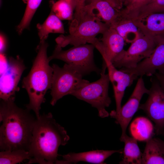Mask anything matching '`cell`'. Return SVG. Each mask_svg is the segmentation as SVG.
<instances>
[{"mask_svg":"<svg viewBox=\"0 0 164 164\" xmlns=\"http://www.w3.org/2000/svg\"><path fill=\"white\" fill-rule=\"evenodd\" d=\"M15 97L1 100L0 105V149L29 151L36 119L29 110L15 103Z\"/></svg>","mask_w":164,"mask_h":164,"instance_id":"6da1fadb","label":"cell"},{"mask_svg":"<svg viewBox=\"0 0 164 164\" xmlns=\"http://www.w3.org/2000/svg\"><path fill=\"white\" fill-rule=\"evenodd\" d=\"M70 137L65 128L57 123L51 113L36 118L29 151L28 164H56L58 149L67 144Z\"/></svg>","mask_w":164,"mask_h":164,"instance_id":"7a4b0ae2","label":"cell"},{"mask_svg":"<svg viewBox=\"0 0 164 164\" xmlns=\"http://www.w3.org/2000/svg\"><path fill=\"white\" fill-rule=\"evenodd\" d=\"M48 46L45 40L40 42L31 69L22 82V87L26 91L29 100L26 105V109L33 111L36 118L40 115L41 106L45 102V94L52 86L53 71L47 56Z\"/></svg>","mask_w":164,"mask_h":164,"instance_id":"3957f363","label":"cell"},{"mask_svg":"<svg viewBox=\"0 0 164 164\" xmlns=\"http://www.w3.org/2000/svg\"><path fill=\"white\" fill-rule=\"evenodd\" d=\"M106 68V64L103 61L100 78L95 81L87 83L71 94L96 108L98 116L102 118L108 117L109 115L106 108L111 102L108 94L110 81L108 73H105Z\"/></svg>","mask_w":164,"mask_h":164,"instance_id":"277c9868","label":"cell"},{"mask_svg":"<svg viewBox=\"0 0 164 164\" xmlns=\"http://www.w3.org/2000/svg\"><path fill=\"white\" fill-rule=\"evenodd\" d=\"M53 75L50 94V104L54 105L64 96L71 95L89 82L72 65L65 63L63 67L53 64Z\"/></svg>","mask_w":164,"mask_h":164,"instance_id":"5b68a950","label":"cell"},{"mask_svg":"<svg viewBox=\"0 0 164 164\" xmlns=\"http://www.w3.org/2000/svg\"><path fill=\"white\" fill-rule=\"evenodd\" d=\"M93 44H84L73 47L66 50L56 45L52 54L48 57L50 61L54 59L62 60L73 66L83 77L92 72L100 74L101 69L95 63Z\"/></svg>","mask_w":164,"mask_h":164,"instance_id":"8992f818","label":"cell"},{"mask_svg":"<svg viewBox=\"0 0 164 164\" xmlns=\"http://www.w3.org/2000/svg\"><path fill=\"white\" fill-rule=\"evenodd\" d=\"M110 26L101 21L92 13L86 12L80 24L67 36L61 35L56 39L62 48L70 44L73 46L91 43L99 34H103Z\"/></svg>","mask_w":164,"mask_h":164,"instance_id":"52a82bcc","label":"cell"},{"mask_svg":"<svg viewBox=\"0 0 164 164\" xmlns=\"http://www.w3.org/2000/svg\"><path fill=\"white\" fill-rule=\"evenodd\" d=\"M151 86L145 102L140 104L143 110L155 124L157 135L164 134V90L154 76L151 79Z\"/></svg>","mask_w":164,"mask_h":164,"instance_id":"ba28073f","label":"cell"},{"mask_svg":"<svg viewBox=\"0 0 164 164\" xmlns=\"http://www.w3.org/2000/svg\"><path fill=\"white\" fill-rule=\"evenodd\" d=\"M157 45L152 39L143 34L132 43L120 58L112 64L116 68H135L152 53Z\"/></svg>","mask_w":164,"mask_h":164,"instance_id":"9c48e42d","label":"cell"},{"mask_svg":"<svg viewBox=\"0 0 164 164\" xmlns=\"http://www.w3.org/2000/svg\"><path fill=\"white\" fill-rule=\"evenodd\" d=\"M143 76L138 79L134 90L127 102L121 107L118 112L114 110L111 111L109 115L115 119V123L120 125L122 133L120 140L121 141L127 134L126 130L128 125L135 113L139 109L140 102L143 95L148 94L149 89L145 85Z\"/></svg>","mask_w":164,"mask_h":164,"instance_id":"30bf717a","label":"cell"},{"mask_svg":"<svg viewBox=\"0 0 164 164\" xmlns=\"http://www.w3.org/2000/svg\"><path fill=\"white\" fill-rule=\"evenodd\" d=\"M26 69L23 60L19 56L10 57L7 69L0 74V98L6 101L15 97L19 90L18 85L22 74Z\"/></svg>","mask_w":164,"mask_h":164,"instance_id":"8fae6325","label":"cell"},{"mask_svg":"<svg viewBox=\"0 0 164 164\" xmlns=\"http://www.w3.org/2000/svg\"><path fill=\"white\" fill-rule=\"evenodd\" d=\"M120 70L138 77L152 76L156 72L164 74V41L159 43L152 53L135 67L121 68Z\"/></svg>","mask_w":164,"mask_h":164,"instance_id":"7c38bea8","label":"cell"},{"mask_svg":"<svg viewBox=\"0 0 164 164\" xmlns=\"http://www.w3.org/2000/svg\"><path fill=\"white\" fill-rule=\"evenodd\" d=\"M101 44L98 50L102 55L105 63H113L122 56L125 41L112 27H110L103 34Z\"/></svg>","mask_w":164,"mask_h":164,"instance_id":"4fadbf2b","label":"cell"},{"mask_svg":"<svg viewBox=\"0 0 164 164\" xmlns=\"http://www.w3.org/2000/svg\"><path fill=\"white\" fill-rule=\"evenodd\" d=\"M121 7L114 0H97L86 5L85 12L92 13L97 18L110 26L122 16Z\"/></svg>","mask_w":164,"mask_h":164,"instance_id":"5bb4252c","label":"cell"},{"mask_svg":"<svg viewBox=\"0 0 164 164\" xmlns=\"http://www.w3.org/2000/svg\"><path fill=\"white\" fill-rule=\"evenodd\" d=\"M110 81L112 84L115 99L116 112L120 111L122 107V101L125 91L130 86L138 77L134 75L118 70L111 63H106Z\"/></svg>","mask_w":164,"mask_h":164,"instance_id":"9a60e30c","label":"cell"},{"mask_svg":"<svg viewBox=\"0 0 164 164\" xmlns=\"http://www.w3.org/2000/svg\"><path fill=\"white\" fill-rule=\"evenodd\" d=\"M142 33L158 44L164 41V12L149 14L141 19H132Z\"/></svg>","mask_w":164,"mask_h":164,"instance_id":"2e32d148","label":"cell"},{"mask_svg":"<svg viewBox=\"0 0 164 164\" xmlns=\"http://www.w3.org/2000/svg\"><path fill=\"white\" fill-rule=\"evenodd\" d=\"M122 149L117 150H95L79 153L70 152L62 155L63 160H57L56 164L76 163L83 161L103 164L107 158L115 153H122Z\"/></svg>","mask_w":164,"mask_h":164,"instance_id":"e0dca14e","label":"cell"},{"mask_svg":"<svg viewBox=\"0 0 164 164\" xmlns=\"http://www.w3.org/2000/svg\"><path fill=\"white\" fill-rule=\"evenodd\" d=\"M111 26L113 27L125 42L128 43H132L143 34L132 19L123 14Z\"/></svg>","mask_w":164,"mask_h":164,"instance_id":"ac0fdd59","label":"cell"},{"mask_svg":"<svg viewBox=\"0 0 164 164\" xmlns=\"http://www.w3.org/2000/svg\"><path fill=\"white\" fill-rule=\"evenodd\" d=\"M130 131L132 137L137 140L146 142L152 138L154 127L148 119L144 117H139L132 123Z\"/></svg>","mask_w":164,"mask_h":164,"instance_id":"d6986e66","label":"cell"},{"mask_svg":"<svg viewBox=\"0 0 164 164\" xmlns=\"http://www.w3.org/2000/svg\"><path fill=\"white\" fill-rule=\"evenodd\" d=\"M36 26L40 42L45 40L50 33L65 32L61 20L52 10L45 22L42 24H38Z\"/></svg>","mask_w":164,"mask_h":164,"instance_id":"ffe728a7","label":"cell"},{"mask_svg":"<svg viewBox=\"0 0 164 164\" xmlns=\"http://www.w3.org/2000/svg\"><path fill=\"white\" fill-rule=\"evenodd\" d=\"M137 140L134 138L126 135L121 141L125 143L122 160L121 164H142V153L138 145Z\"/></svg>","mask_w":164,"mask_h":164,"instance_id":"44dd1931","label":"cell"},{"mask_svg":"<svg viewBox=\"0 0 164 164\" xmlns=\"http://www.w3.org/2000/svg\"><path fill=\"white\" fill-rule=\"evenodd\" d=\"M142 164H164V157L157 138H152L146 141L142 153Z\"/></svg>","mask_w":164,"mask_h":164,"instance_id":"7402d4cb","label":"cell"},{"mask_svg":"<svg viewBox=\"0 0 164 164\" xmlns=\"http://www.w3.org/2000/svg\"><path fill=\"white\" fill-rule=\"evenodd\" d=\"M30 159L29 152L24 150L2 151L0 152V164H15Z\"/></svg>","mask_w":164,"mask_h":164,"instance_id":"603a6c76","label":"cell"},{"mask_svg":"<svg viewBox=\"0 0 164 164\" xmlns=\"http://www.w3.org/2000/svg\"><path fill=\"white\" fill-rule=\"evenodd\" d=\"M42 0H23L27 5L23 17L16 28L18 34H21L23 30L29 26L31 19Z\"/></svg>","mask_w":164,"mask_h":164,"instance_id":"cb8c5ba5","label":"cell"},{"mask_svg":"<svg viewBox=\"0 0 164 164\" xmlns=\"http://www.w3.org/2000/svg\"><path fill=\"white\" fill-rule=\"evenodd\" d=\"M164 12V0H153L128 16L134 19H141L152 13Z\"/></svg>","mask_w":164,"mask_h":164,"instance_id":"d4e9b609","label":"cell"},{"mask_svg":"<svg viewBox=\"0 0 164 164\" xmlns=\"http://www.w3.org/2000/svg\"><path fill=\"white\" fill-rule=\"evenodd\" d=\"M73 9L65 0L51 2V10L61 20H72Z\"/></svg>","mask_w":164,"mask_h":164,"instance_id":"484cf974","label":"cell"},{"mask_svg":"<svg viewBox=\"0 0 164 164\" xmlns=\"http://www.w3.org/2000/svg\"><path fill=\"white\" fill-rule=\"evenodd\" d=\"M88 0H75L74 17L70 25L69 30H72L80 22L84 17L86 2Z\"/></svg>","mask_w":164,"mask_h":164,"instance_id":"4316f807","label":"cell"},{"mask_svg":"<svg viewBox=\"0 0 164 164\" xmlns=\"http://www.w3.org/2000/svg\"><path fill=\"white\" fill-rule=\"evenodd\" d=\"M153 0H132L127 5L125 8L122 9V12L125 16H129Z\"/></svg>","mask_w":164,"mask_h":164,"instance_id":"83f0119b","label":"cell"},{"mask_svg":"<svg viewBox=\"0 0 164 164\" xmlns=\"http://www.w3.org/2000/svg\"><path fill=\"white\" fill-rule=\"evenodd\" d=\"M157 79L161 86L164 90V74L156 72L154 75Z\"/></svg>","mask_w":164,"mask_h":164,"instance_id":"f1b7e54d","label":"cell"},{"mask_svg":"<svg viewBox=\"0 0 164 164\" xmlns=\"http://www.w3.org/2000/svg\"><path fill=\"white\" fill-rule=\"evenodd\" d=\"M6 40L5 37L2 34L0 35V54H4L6 49Z\"/></svg>","mask_w":164,"mask_h":164,"instance_id":"f546056e","label":"cell"},{"mask_svg":"<svg viewBox=\"0 0 164 164\" xmlns=\"http://www.w3.org/2000/svg\"><path fill=\"white\" fill-rule=\"evenodd\" d=\"M161 152L164 157V141L159 138H157Z\"/></svg>","mask_w":164,"mask_h":164,"instance_id":"4dcf8cb0","label":"cell"},{"mask_svg":"<svg viewBox=\"0 0 164 164\" xmlns=\"http://www.w3.org/2000/svg\"><path fill=\"white\" fill-rule=\"evenodd\" d=\"M70 5L72 8L75 10V0H65Z\"/></svg>","mask_w":164,"mask_h":164,"instance_id":"1f68e13d","label":"cell"},{"mask_svg":"<svg viewBox=\"0 0 164 164\" xmlns=\"http://www.w3.org/2000/svg\"><path fill=\"white\" fill-rule=\"evenodd\" d=\"M96 0H88L87 1L89 2V3H90L93 2L94 1H96Z\"/></svg>","mask_w":164,"mask_h":164,"instance_id":"d6a6232c","label":"cell"}]
</instances>
